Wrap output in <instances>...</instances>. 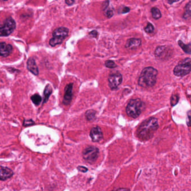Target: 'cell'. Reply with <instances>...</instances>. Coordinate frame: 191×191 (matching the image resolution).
Masks as SVG:
<instances>
[{
	"label": "cell",
	"instance_id": "1",
	"mask_svg": "<svg viewBox=\"0 0 191 191\" xmlns=\"http://www.w3.org/2000/svg\"><path fill=\"white\" fill-rule=\"evenodd\" d=\"M158 127V119L154 117L149 118L138 127L136 131L137 137L142 141L149 140L153 137Z\"/></svg>",
	"mask_w": 191,
	"mask_h": 191
},
{
	"label": "cell",
	"instance_id": "2",
	"mask_svg": "<svg viewBox=\"0 0 191 191\" xmlns=\"http://www.w3.org/2000/svg\"><path fill=\"white\" fill-rule=\"evenodd\" d=\"M158 71L152 67L145 68L141 72L138 79V84L143 88H151L156 84Z\"/></svg>",
	"mask_w": 191,
	"mask_h": 191
},
{
	"label": "cell",
	"instance_id": "3",
	"mask_svg": "<svg viewBox=\"0 0 191 191\" xmlns=\"http://www.w3.org/2000/svg\"><path fill=\"white\" fill-rule=\"evenodd\" d=\"M145 106L140 99H135L130 100L126 107L127 114L133 118H136L141 115L145 109Z\"/></svg>",
	"mask_w": 191,
	"mask_h": 191
},
{
	"label": "cell",
	"instance_id": "4",
	"mask_svg": "<svg viewBox=\"0 0 191 191\" xmlns=\"http://www.w3.org/2000/svg\"><path fill=\"white\" fill-rule=\"evenodd\" d=\"M69 30L66 27H59L56 28L52 33L53 37L50 39L49 44L51 47H55L62 43L68 35Z\"/></svg>",
	"mask_w": 191,
	"mask_h": 191
},
{
	"label": "cell",
	"instance_id": "5",
	"mask_svg": "<svg viewBox=\"0 0 191 191\" xmlns=\"http://www.w3.org/2000/svg\"><path fill=\"white\" fill-rule=\"evenodd\" d=\"M191 71V59L187 58L176 65L174 68L173 73L176 76H184L189 74Z\"/></svg>",
	"mask_w": 191,
	"mask_h": 191
},
{
	"label": "cell",
	"instance_id": "6",
	"mask_svg": "<svg viewBox=\"0 0 191 191\" xmlns=\"http://www.w3.org/2000/svg\"><path fill=\"white\" fill-rule=\"evenodd\" d=\"M16 22L11 18H6L3 21L0 27V35L1 37H7L14 32L16 28Z\"/></svg>",
	"mask_w": 191,
	"mask_h": 191
},
{
	"label": "cell",
	"instance_id": "7",
	"mask_svg": "<svg viewBox=\"0 0 191 191\" xmlns=\"http://www.w3.org/2000/svg\"><path fill=\"white\" fill-rule=\"evenodd\" d=\"M99 149L97 147L90 146L86 148L82 152V156L84 160L89 163L95 162L98 157Z\"/></svg>",
	"mask_w": 191,
	"mask_h": 191
},
{
	"label": "cell",
	"instance_id": "8",
	"mask_svg": "<svg viewBox=\"0 0 191 191\" xmlns=\"http://www.w3.org/2000/svg\"><path fill=\"white\" fill-rule=\"evenodd\" d=\"M122 76L119 72H117L110 74L108 76V85L112 90H115L118 88L122 82Z\"/></svg>",
	"mask_w": 191,
	"mask_h": 191
},
{
	"label": "cell",
	"instance_id": "9",
	"mask_svg": "<svg viewBox=\"0 0 191 191\" xmlns=\"http://www.w3.org/2000/svg\"><path fill=\"white\" fill-rule=\"evenodd\" d=\"M172 51L167 46H162L157 47L155 50V56L160 59H166L171 56Z\"/></svg>",
	"mask_w": 191,
	"mask_h": 191
},
{
	"label": "cell",
	"instance_id": "10",
	"mask_svg": "<svg viewBox=\"0 0 191 191\" xmlns=\"http://www.w3.org/2000/svg\"><path fill=\"white\" fill-rule=\"evenodd\" d=\"M73 84L70 83L66 86L65 88V94L63 99V103L65 106H68L70 104L72 99Z\"/></svg>",
	"mask_w": 191,
	"mask_h": 191
},
{
	"label": "cell",
	"instance_id": "11",
	"mask_svg": "<svg viewBox=\"0 0 191 191\" xmlns=\"http://www.w3.org/2000/svg\"><path fill=\"white\" fill-rule=\"evenodd\" d=\"M90 136L91 139L94 142H98L103 138V135L102 131L99 127H94L91 128Z\"/></svg>",
	"mask_w": 191,
	"mask_h": 191
},
{
	"label": "cell",
	"instance_id": "12",
	"mask_svg": "<svg viewBox=\"0 0 191 191\" xmlns=\"http://www.w3.org/2000/svg\"><path fill=\"white\" fill-rule=\"evenodd\" d=\"M12 52V46L11 44H6L5 42L0 43V55L1 57H7Z\"/></svg>",
	"mask_w": 191,
	"mask_h": 191
},
{
	"label": "cell",
	"instance_id": "13",
	"mask_svg": "<svg viewBox=\"0 0 191 191\" xmlns=\"http://www.w3.org/2000/svg\"><path fill=\"white\" fill-rule=\"evenodd\" d=\"M27 68L35 76L38 75L39 70L37 65L36 64L35 59L33 58H29L27 61Z\"/></svg>",
	"mask_w": 191,
	"mask_h": 191
},
{
	"label": "cell",
	"instance_id": "14",
	"mask_svg": "<svg viewBox=\"0 0 191 191\" xmlns=\"http://www.w3.org/2000/svg\"><path fill=\"white\" fill-rule=\"evenodd\" d=\"M141 40L138 38H131L127 40L126 43V47L129 50H135L140 46Z\"/></svg>",
	"mask_w": 191,
	"mask_h": 191
},
{
	"label": "cell",
	"instance_id": "15",
	"mask_svg": "<svg viewBox=\"0 0 191 191\" xmlns=\"http://www.w3.org/2000/svg\"><path fill=\"white\" fill-rule=\"evenodd\" d=\"M14 174L13 171L8 168L6 167H1L0 171V178L1 180H5L11 178Z\"/></svg>",
	"mask_w": 191,
	"mask_h": 191
},
{
	"label": "cell",
	"instance_id": "16",
	"mask_svg": "<svg viewBox=\"0 0 191 191\" xmlns=\"http://www.w3.org/2000/svg\"><path fill=\"white\" fill-rule=\"evenodd\" d=\"M52 91H53V89H52V86L50 84H48L44 89V93H43V95H44V99H43V104H45L48 102L50 95L52 93Z\"/></svg>",
	"mask_w": 191,
	"mask_h": 191
},
{
	"label": "cell",
	"instance_id": "17",
	"mask_svg": "<svg viewBox=\"0 0 191 191\" xmlns=\"http://www.w3.org/2000/svg\"><path fill=\"white\" fill-rule=\"evenodd\" d=\"M96 114L97 113L93 109L88 110L85 113L86 118L88 121L93 122L96 119Z\"/></svg>",
	"mask_w": 191,
	"mask_h": 191
},
{
	"label": "cell",
	"instance_id": "18",
	"mask_svg": "<svg viewBox=\"0 0 191 191\" xmlns=\"http://www.w3.org/2000/svg\"><path fill=\"white\" fill-rule=\"evenodd\" d=\"M184 19L188 20L191 19V1L189 2L185 7V12L183 15Z\"/></svg>",
	"mask_w": 191,
	"mask_h": 191
},
{
	"label": "cell",
	"instance_id": "19",
	"mask_svg": "<svg viewBox=\"0 0 191 191\" xmlns=\"http://www.w3.org/2000/svg\"><path fill=\"white\" fill-rule=\"evenodd\" d=\"M178 44L180 47H181L184 50V52L188 54H191V44H185L183 43L181 41H178Z\"/></svg>",
	"mask_w": 191,
	"mask_h": 191
},
{
	"label": "cell",
	"instance_id": "20",
	"mask_svg": "<svg viewBox=\"0 0 191 191\" xmlns=\"http://www.w3.org/2000/svg\"><path fill=\"white\" fill-rule=\"evenodd\" d=\"M151 12L152 14L153 18L158 20L162 17V14L161 12L159 10V9L156 7H153L151 10Z\"/></svg>",
	"mask_w": 191,
	"mask_h": 191
},
{
	"label": "cell",
	"instance_id": "21",
	"mask_svg": "<svg viewBox=\"0 0 191 191\" xmlns=\"http://www.w3.org/2000/svg\"><path fill=\"white\" fill-rule=\"evenodd\" d=\"M31 100L32 101L33 103L34 104L35 106H38L41 103V97L38 94H35L33 95L31 97Z\"/></svg>",
	"mask_w": 191,
	"mask_h": 191
},
{
	"label": "cell",
	"instance_id": "22",
	"mask_svg": "<svg viewBox=\"0 0 191 191\" xmlns=\"http://www.w3.org/2000/svg\"><path fill=\"white\" fill-rule=\"evenodd\" d=\"M104 12V14L106 16L107 18H111L112 16L114 15V10L108 7V8L105 9L104 10H103Z\"/></svg>",
	"mask_w": 191,
	"mask_h": 191
},
{
	"label": "cell",
	"instance_id": "23",
	"mask_svg": "<svg viewBox=\"0 0 191 191\" xmlns=\"http://www.w3.org/2000/svg\"><path fill=\"white\" fill-rule=\"evenodd\" d=\"M105 66L106 67L109 68H114L117 67V65L115 64V63L112 60L106 61L105 62Z\"/></svg>",
	"mask_w": 191,
	"mask_h": 191
},
{
	"label": "cell",
	"instance_id": "24",
	"mask_svg": "<svg viewBox=\"0 0 191 191\" xmlns=\"http://www.w3.org/2000/svg\"><path fill=\"white\" fill-rule=\"evenodd\" d=\"M179 101V97L177 95H173L171 97V105L174 106L176 105Z\"/></svg>",
	"mask_w": 191,
	"mask_h": 191
},
{
	"label": "cell",
	"instance_id": "25",
	"mask_svg": "<svg viewBox=\"0 0 191 191\" xmlns=\"http://www.w3.org/2000/svg\"><path fill=\"white\" fill-rule=\"evenodd\" d=\"M145 31L147 33L150 34L154 32V27L151 24H147V26L145 28Z\"/></svg>",
	"mask_w": 191,
	"mask_h": 191
},
{
	"label": "cell",
	"instance_id": "26",
	"mask_svg": "<svg viewBox=\"0 0 191 191\" xmlns=\"http://www.w3.org/2000/svg\"><path fill=\"white\" fill-rule=\"evenodd\" d=\"M34 124V122L32 119H28V120H24V121L23 125L24 126H29L30 125H32Z\"/></svg>",
	"mask_w": 191,
	"mask_h": 191
},
{
	"label": "cell",
	"instance_id": "27",
	"mask_svg": "<svg viewBox=\"0 0 191 191\" xmlns=\"http://www.w3.org/2000/svg\"><path fill=\"white\" fill-rule=\"evenodd\" d=\"M109 2H110L109 1H106L103 2L102 6V9L103 10V11L109 7Z\"/></svg>",
	"mask_w": 191,
	"mask_h": 191
},
{
	"label": "cell",
	"instance_id": "28",
	"mask_svg": "<svg viewBox=\"0 0 191 191\" xmlns=\"http://www.w3.org/2000/svg\"><path fill=\"white\" fill-rule=\"evenodd\" d=\"M98 33L97 32V30H93L89 34V35H90V37H93V38H97V37Z\"/></svg>",
	"mask_w": 191,
	"mask_h": 191
},
{
	"label": "cell",
	"instance_id": "29",
	"mask_svg": "<svg viewBox=\"0 0 191 191\" xmlns=\"http://www.w3.org/2000/svg\"><path fill=\"white\" fill-rule=\"evenodd\" d=\"M77 168H78V169L80 171H81V172H83V173H85V172L88 171V169L86 168V167H81H81H79Z\"/></svg>",
	"mask_w": 191,
	"mask_h": 191
},
{
	"label": "cell",
	"instance_id": "30",
	"mask_svg": "<svg viewBox=\"0 0 191 191\" xmlns=\"http://www.w3.org/2000/svg\"><path fill=\"white\" fill-rule=\"evenodd\" d=\"M75 2V1H72V0H66V1H65V3L69 6L72 5Z\"/></svg>",
	"mask_w": 191,
	"mask_h": 191
},
{
	"label": "cell",
	"instance_id": "31",
	"mask_svg": "<svg viewBox=\"0 0 191 191\" xmlns=\"http://www.w3.org/2000/svg\"><path fill=\"white\" fill-rule=\"evenodd\" d=\"M188 118H189V121H188V122H187V124H188V126H191V111H189V112H188Z\"/></svg>",
	"mask_w": 191,
	"mask_h": 191
},
{
	"label": "cell",
	"instance_id": "32",
	"mask_svg": "<svg viewBox=\"0 0 191 191\" xmlns=\"http://www.w3.org/2000/svg\"><path fill=\"white\" fill-rule=\"evenodd\" d=\"M129 11H130V9H129V7H124V9H122V14H126V13L128 12Z\"/></svg>",
	"mask_w": 191,
	"mask_h": 191
},
{
	"label": "cell",
	"instance_id": "33",
	"mask_svg": "<svg viewBox=\"0 0 191 191\" xmlns=\"http://www.w3.org/2000/svg\"><path fill=\"white\" fill-rule=\"evenodd\" d=\"M115 191H129V189L127 188H119Z\"/></svg>",
	"mask_w": 191,
	"mask_h": 191
}]
</instances>
